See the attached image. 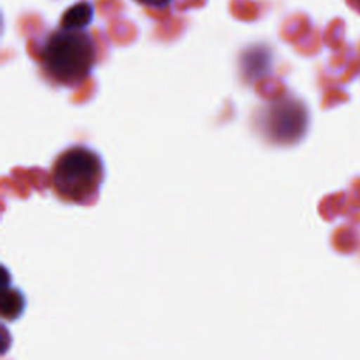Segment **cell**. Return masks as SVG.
I'll use <instances>...</instances> for the list:
<instances>
[{
  "label": "cell",
  "mask_w": 360,
  "mask_h": 360,
  "mask_svg": "<svg viewBox=\"0 0 360 360\" xmlns=\"http://www.w3.org/2000/svg\"><path fill=\"white\" fill-rule=\"evenodd\" d=\"M94 60V44L82 30L62 28L48 38L44 48L45 69L59 83L82 82L91 70Z\"/></svg>",
  "instance_id": "cell-1"
},
{
  "label": "cell",
  "mask_w": 360,
  "mask_h": 360,
  "mask_svg": "<svg viewBox=\"0 0 360 360\" xmlns=\"http://www.w3.org/2000/svg\"><path fill=\"white\" fill-rule=\"evenodd\" d=\"M53 180L58 191L72 200L90 195L101 180V163L86 148L66 150L55 163Z\"/></svg>",
  "instance_id": "cell-2"
},
{
  "label": "cell",
  "mask_w": 360,
  "mask_h": 360,
  "mask_svg": "<svg viewBox=\"0 0 360 360\" xmlns=\"http://www.w3.org/2000/svg\"><path fill=\"white\" fill-rule=\"evenodd\" d=\"M93 18V7L89 3H77L70 7L62 20V28L66 30H83L90 24Z\"/></svg>",
  "instance_id": "cell-3"
},
{
  "label": "cell",
  "mask_w": 360,
  "mask_h": 360,
  "mask_svg": "<svg viewBox=\"0 0 360 360\" xmlns=\"http://www.w3.org/2000/svg\"><path fill=\"white\" fill-rule=\"evenodd\" d=\"M139 1L143 4H148V6H165L170 0H139Z\"/></svg>",
  "instance_id": "cell-4"
}]
</instances>
